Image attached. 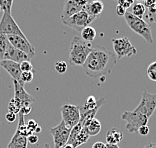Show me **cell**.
<instances>
[{
    "mask_svg": "<svg viewBox=\"0 0 156 148\" xmlns=\"http://www.w3.org/2000/svg\"><path fill=\"white\" fill-rule=\"evenodd\" d=\"M117 58L115 54L108 51L101 45L92 47L86 61L83 64V70L91 78L105 77L115 67Z\"/></svg>",
    "mask_w": 156,
    "mask_h": 148,
    "instance_id": "6da1fadb",
    "label": "cell"
},
{
    "mask_svg": "<svg viewBox=\"0 0 156 148\" xmlns=\"http://www.w3.org/2000/svg\"><path fill=\"white\" fill-rule=\"evenodd\" d=\"M92 50L91 43L83 41L79 36H74L70 43L69 62L75 66H83Z\"/></svg>",
    "mask_w": 156,
    "mask_h": 148,
    "instance_id": "7a4b0ae2",
    "label": "cell"
},
{
    "mask_svg": "<svg viewBox=\"0 0 156 148\" xmlns=\"http://www.w3.org/2000/svg\"><path fill=\"white\" fill-rule=\"evenodd\" d=\"M124 17H125L127 25H128L131 30L142 37L147 43H153V37H152L151 29L149 27V24L146 21L142 18H138V17L132 15L128 11L125 13Z\"/></svg>",
    "mask_w": 156,
    "mask_h": 148,
    "instance_id": "3957f363",
    "label": "cell"
},
{
    "mask_svg": "<svg viewBox=\"0 0 156 148\" xmlns=\"http://www.w3.org/2000/svg\"><path fill=\"white\" fill-rule=\"evenodd\" d=\"M95 19H97V17L91 16L90 14H88L83 9L79 12L73 14L72 16L68 17V18L62 19L61 21L64 25L72 28V29L78 31V32H81V30L83 28L89 26Z\"/></svg>",
    "mask_w": 156,
    "mask_h": 148,
    "instance_id": "277c9868",
    "label": "cell"
},
{
    "mask_svg": "<svg viewBox=\"0 0 156 148\" xmlns=\"http://www.w3.org/2000/svg\"><path fill=\"white\" fill-rule=\"evenodd\" d=\"M121 119L126 122L125 128L130 133H135L141 126L147 125L148 118L135 111H125L121 115Z\"/></svg>",
    "mask_w": 156,
    "mask_h": 148,
    "instance_id": "5b68a950",
    "label": "cell"
},
{
    "mask_svg": "<svg viewBox=\"0 0 156 148\" xmlns=\"http://www.w3.org/2000/svg\"><path fill=\"white\" fill-rule=\"evenodd\" d=\"M112 45L114 54L117 59H121L123 57H130L137 53L136 48L133 46L130 40L127 37L115 38L112 39Z\"/></svg>",
    "mask_w": 156,
    "mask_h": 148,
    "instance_id": "8992f818",
    "label": "cell"
},
{
    "mask_svg": "<svg viewBox=\"0 0 156 148\" xmlns=\"http://www.w3.org/2000/svg\"><path fill=\"white\" fill-rule=\"evenodd\" d=\"M0 34L3 35H18L21 37H26L22 30L20 29L18 24L11 16V13L3 12V15L0 20Z\"/></svg>",
    "mask_w": 156,
    "mask_h": 148,
    "instance_id": "52a82bcc",
    "label": "cell"
},
{
    "mask_svg": "<svg viewBox=\"0 0 156 148\" xmlns=\"http://www.w3.org/2000/svg\"><path fill=\"white\" fill-rule=\"evenodd\" d=\"M156 109V93L151 94L148 91H143L140 103L134 109L137 113H140L149 119Z\"/></svg>",
    "mask_w": 156,
    "mask_h": 148,
    "instance_id": "ba28073f",
    "label": "cell"
},
{
    "mask_svg": "<svg viewBox=\"0 0 156 148\" xmlns=\"http://www.w3.org/2000/svg\"><path fill=\"white\" fill-rule=\"evenodd\" d=\"M62 121L67 127L72 129L80 121V107L73 104H64L61 107Z\"/></svg>",
    "mask_w": 156,
    "mask_h": 148,
    "instance_id": "9c48e42d",
    "label": "cell"
},
{
    "mask_svg": "<svg viewBox=\"0 0 156 148\" xmlns=\"http://www.w3.org/2000/svg\"><path fill=\"white\" fill-rule=\"evenodd\" d=\"M49 131H50V134L53 137L54 148H61L63 145H65L68 142L71 129L67 127L65 123L61 121L57 126L50 128Z\"/></svg>",
    "mask_w": 156,
    "mask_h": 148,
    "instance_id": "30bf717a",
    "label": "cell"
},
{
    "mask_svg": "<svg viewBox=\"0 0 156 148\" xmlns=\"http://www.w3.org/2000/svg\"><path fill=\"white\" fill-rule=\"evenodd\" d=\"M7 39L13 47L24 52L30 59L35 55V49L28 41L27 37H21L18 35H8Z\"/></svg>",
    "mask_w": 156,
    "mask_h": 148,
    "instance_id": "8fae6325",
    "label": "cell"
},
{
    "mask_svg": "<svg viewBox=\"0 0 156 148\" xmlns=\"http://www.w3.org/2000/svg\"><path fill=\"white\" fill-rule=\"evenodd\" d=\"M13 84H14V98H16L17 100L20 101L21 108L23 106L31 105V103L35 102L34 97L31 96L30 94H28L26 92V90L24 89L23 84L19 83L16 80H13Z\"/></svg>",
    "mask_w": 156,
    "mask_h": 148,
    "instance_id": "7c38bea8",
    "label": "cell"
},
{
    "mask_svg": "<svg viewBox=\"0 0 156 148\" xmlns=\"http://www.w3.org/2000/svg\"><path fill=\"white\" fill-rule=\"evenodd\" d=\"M29 57L24 53V52L18 50L16 49L15 47H13L11 44H8V47H7V50L4 54V59L3 60H11L14 62H17V63H20L23 62V61H27L29 60Z\"/></svg>",
    "mask_w": 156,
    "mask_h": 148,
    "instance_id": "4fadbf2b",
    "label": "cell"
},
{
    "mask_svg": "<svg viewBox=\"0 0 156 148\" xmlns=\"http://www.w3.org/2000/svg\"><path fill=\"white\" fill-rule=\"evenodd\" d=\"M0 66L4 68L7 72L10 74V76L12 77V80L20 81L21 76V70H20V64L17 62H14L11 60H2L0 61Z\"/></svg>",
    "mask_w": 156,
    "mask_h": 148,
    "instance_id": "5bb4252c",
    "label": "cell"
},
{
    "mask_svg": "<svg viewBox=\"0 0 156 148\" xmlns=\"http://www.w3.org/2000/svg\"><path fill=\"white\" fill-rule=\"evenodd\" d=\"M104 9V4L101 0H89L88 3L84 6V10L91 16L98 17L100 16Z\"/></svg>",
    "mask_w": 156,
    "mask_h": 148,
    "instance_id": "9a60e30c",
    "label": "cell"
},
{
    "mask_svg": "<svg viewBox=\"0 0 156 148\" xmlns=\"http://www.w3.org/2000/svg\"><path fill=\"white\" fill-rule=\"evenodd\" d=\"M84 7L77 5L76 3H74L73 0H66L64 7H63V11H62V15H61V20L68 18V17L72 16L73 14H75L77 12L83 10Z\"/></svg>",
    "mask_w": 156,
    "mask_h": 148,
    "instance_id": "2e32d148",
    "label": "cell"
},
{
    "mask_svg": "<svg viewBox=\"0 0 156 148\" xmlns=\"http://www.w3.org/2000/svg\"><path fill=\"white\" fill-rule=\"evenodd\" d=\"M27 137L20 134V132L16 129L11 140H10L8 145H7V148H27Z\"/></svg>",
    "mask_w": 156,
    "mask_h": 148,
    "instance_id": "e0dca14e",
    "label": "cell"
},
{
    "mask_svg": "<svg viewBox=\"0 0 156 148\" xmlns=\"http://www.w3.org/2000/svg\"><path fill=\"white\" fill-rule=\"evenodd\" d=\"M123 133L118 128L113 127L106 133V144H118L122 141Z\"/></svg>",
    "mask_w": 156,
    "mask_h": 148,
    "instance_id": "ac0fdd59",
    "label": "cell"
},
{
    "mask_svg": "<svg viewBox=\"0 0 156 148\" xmlns=\"http://www.w3.org/2000/svg\"><path fill=\"white\" fill-rule=\"evenodd\" d=\"M83 127L85 128V130L87 131L88 135L89 136H96L97 134H99L101 131V122L96 118H93L91 121L85 123L83 125Z\"/></svg>",
    "mask_w": 156,
    "mask_h": 148,
    "instance_id": "d6986e66",
    "label": "cell"
},
{
    "mask_svg": "<svg viewBox=\"0 0 156 148\" xmlns=\"http://www.w3.org/2000/svg\"><path fill=\"white\" fill-rule=\"evenodd\" d=\"M80 33H81V39L85 42H87V43H91L97 35L96 30H95L93 27H91L90 25L83 28Z\"/></svg>",
    "mask_w": 156,
    "mask_h": 148,
    "instance_id": "ffe728a7",
    "label": "cell"
},
{
    "mask_svg": "<svg viewBox=\"0 0 156 148\" xmlns=\"http://www.w3.org/2000/svg\"><path fill=\"white\" fill-rule=\"evenodd\" d=\"M97 105H98V101L96 100V98H95L93 95L88 96L86 101H85V104L82 107H80V114H83L87 111L93 110L94 108H96Z\"/></svg>",
    "mask_w": 156,
    "mask_h": 148,
    "instance_id": "44dd1931",
    "label": "cell"
},
{
    "mask_svg": "<svg viewBox=\"0 0 156 148\" xmlns=\"http://www.w3.org/2000/svg\"><path fill=\"white\" fill-rule=\"evenodd\" d=\"M130 12L132 15L138 17V18H142L145 15V12H146V8H145V6L143 5V3H134V4L131 6V10Z\"/></svg>",
    "mask_w": 156,
    "mask_h": 148,
    "instance_id": "7402d4cb",
    "label": "cell"
},
{
    "mask_svg": "<svg viewBox=\"0 0 156 148\" xmlns=\"http://www.w3.org/2000/svg\"><path fill=\"white\" fill-rule=\"evenodd\" d=\"M9 41L7 39L6 35L0 34V61H2L4 59V54L8 47Z\"/></svg>",
    "mask_w": 156,
    "mask_h": 148,
    "instance_id": "603a6c76",
    "label": "cell"
},
{
    "mask_svg": "<svg viewBox=\"0 0 156 148\" xmlns=\"http://www.w3.org/2000/svg\"><path fill=\"white\" fill-rule=\"evenodd\" d=\"M8 110L9 112H12L14 114H18L20 110H21V103L19 100H17L16 98H12L11 100L9 101L8 104Z\"/></svg>",
    "mask_w": 156,
    "mask_h": 148,
    "instance_id": "cb8c5ba5",
    "label": "cell"
},
{
    "mask_svg": "<svg viewBox=\"0 0 156 148\" xmlns=\"http://www.w3.org/2000/svg\"><path fill=\"white\" fill-rule=\"evenodd\" d=\"M144 16H146V19L148 20L149 23L156 22V3L146 9V12H145Z\"/></svg>",
    "mask_w": 156,
    "mask_h": 148,
    "instance_id": "d4e9b609",
    "label": "cell"
},
{
    "mask_svg": "<svg viewBox=\"0 0 156 148\" xmlns=\"http://www.w3.org/2000/svg\"><path fill=\"white\" fill-rule=\"evenodd\" d=\"M34 78V72L33 71H28V72H22L20 76V81L19 83L21 84H25V83H29L33 80Z\"/></svg>",
    "mask_w": 156,
    "mask_h": 148,
    "instance_id": "484cf974",
    "label": "cell"
},
{
    "mask_svg": "<svg viewBox=\"0 0 156 148\" xmlns=\"http://www.w3.org/2000/svg\"><path fill=\"white\" fill-rule=\"evenodd\" d=\"M146 74L151 81H154L156 82V61L155 62H152L151 64L147 67L146 70Z\"/></svg>",
    "mask_w": 156,
    "mask_h": 148,
    "instance_id": "4316f807",
    "label": "cell"
},
{
    "mask_svg": "<svg viewBox=\"0 0 156 148\" xmlns=\"http://www.w3.org/2000/svg\"><path fill=\"white\" fill-rule=\"evenodd\" d=\"M13 0H0V8L3 12L11 13Z\"/></svg>",
    "mask_w": 156,
    "mask_h": 148,
    "instance_id": "83f0119b",
    "label": "cell"
},
{
    "mask_svg": "<svg viewBox=\"0 0 156 148\" xmlns=\"http://www.w3.org/2000/svg\"><path fill=\"white\" fill-rule=\"evenodd\" d=\"M26 126L29 131H31L32 133H40L41 132V127L39 126L36 121L35 120H29L27 123H26Z\"/></svg>",
    "mask_w": 156,
    "mask_h": 148,
    "instance_id": "f1b7e54d",
    "label": "cell"
},
{
    "mask_svg": "<svg viewBox=\"0 0 156 148\" xmlns=\"http://www.w3.org/2000/svg\"><path fill=\"white\" fill-rule=\"evenodd\" d=\"M54 69L55 71L59 74H63L67 71V64L65 61H57L54 64Z\"/></svg>",
    "mask_w": 156,
    "mask_h": 148,
    "instance_id": "f546056e",
    "label": "cell"
},
{
    "mask_svg": "<svg viewBox=\"0 0 156 148\" xmlns=\"http://www.w3.org/2000/svg\"><path fill=\"white\" fill-rule=\"evenodd\" d=\"M20 70L21 72H28V71H33V65L29 60L23 61L20 63Z\"/></svg>",
    "mask_w": 156,
    "mask_h": 148,
    "instance_id": "4dcf8cb0",
    "label": "cell"
},
{
    "mask_svg": "<svg viewBox=\"0 0 156 148\" xmlns=\"http://www.w3.org/2000/svg\"><path fill=\"white\" fill-rule=\"evenodd\" d=\"M135 0H118V5L122 6L124 9H128L134 4Z\"/></svg>",
    "mask_w": 156,
    "mask_h": 148,
    "instance_id": "1f68e13d",
    "label": "cell"
},
{
    "mask_svg": "<svg viewBox=\"0 0 156 148\" xmlns=\"http://www.w3.org/2000/svg\"><path fill=\"white\" fill-rule=\"evenodd\" d=\"M16 118H17V116L16 114H14L12 113V112H7V113L5 114V119L7 121H8L9 123H13L14 121L16 120Z\"/></svg>",
    "mask_w": 156,
    "mask_h": 148,
    "instance_id": "d6a6232c",
    "label": "cell"
},
{
    "mask_svg": "<svg viewBox=\"0 0 156 148\" xmlns=\"http://www.w3.org/2000/svg\"><path fill=\"white\" fill-rule=\"evenodd\" d=\"M137 133H139V134L142 136H146V135H148V133H149V127H148L147 125L141 126V127L138 129Z\"/></svg>",
    "mask_w": 156,
    "mask_h": 148,
    "instance_id": "836d02e7",
    "label": "cell"
},
{
    "mask_svg": "<svg viewBox=\"0 0 156 148\" xmlns=\"http://www.w3.org/2000/svg\"><path fill=\"white\" fill-rule=\"evenodd\" d=\"M38 136L36 134H34V133H32L30 136H28L27 137V141L28 143H31V144H37L38 143Z\"/></svg>",
    "mask_w": 156,
    "mask_h": 148,
    "instance_id": "e575fe53",
    "label": "cell"
},
{
    "mask_svg": "<svg viewBox=\"0 0 156 148\" xmlns=\"http://www.w3.org/2000/svg\"><path fill=\"white\" fill-rule=\"evenodd\" d=\"M31 110H32V107H31V105H28V106H23L22 108H21V110L19 113L23 114V116H26L28 115L31 112Z\"/></svg>",
    "mask_w": 156,
    "mask_h": 148,
    "instance_id": "d590c367",
    "label": "cell"
},
{
    "mask_svg": "<svg viewBox=\"0 0 156 148\" xmlns=\"http://www.w3.org/2000/svg\"><path fill=\"white\" fill-rule=\"evenodd\" d=\"M126 12H127L126 9H124L122 6H120V5L116 6V13H117V15H118V16H124Z\"/></svg>",
    "mask_w": 156,
    "mask_h": 148,
    "instance_id": "8d00e7d4",
    "label": "cell"
},
{
    "mask_svg": "<svg viewBox=\"0 0 156 148\" xmlns=\"http://www.w3.org/2000/svg\"><path fill=\"white\" fill-rule=\"evenodd\" d=\"M92 148H107V144L101 141H97L92 145Z\"/></svg>",
    "mask_w": 156,
    "mask_h": 148,
    "instance_id": "74e56055",
    "label": "cell"
},
{
    "mask_svg": "<svg viewBox=\"0 0 156 148\" xmlns=\"http://www.w3.org/2000/svg\"><path fill=\"white\" fill-rule=\"evenodd\" d=\"M144 3H143V5L145 6V8H149V7H151L153 4H155L156 3V1L155 0H144L143 1Z\"/></svg>",
    "mask_w": 156,
    "mask_h": 148,
    "instance_id": "f35d334b",
    "label": "cell"
},
{
    "mask_svg": "<svg viewBox=\"0 0 156 148\" xmlns=\"http://www.w3.org/2000/svg\"><path fill=\"white\" fill-rule=\"evenodd\" d=\"M73 1H74V3H76L77 5L84 7L88 3V1H89V0H73Z\"/></svg>",
    "mask_w": 156,
    "mask_h": 148,
    "instance_id": "ab89813d",
    "label": "cell"
},
{
    "mask_svg": "<svg viewBox=\"0 0 156 148\" xmlns=\"http://www.w3.org/2000/svg\"><path fill=\"white\" fill-rule=\"evenodd\" d=\"M143 148H156V144H155V143L150 142V143L146 144V145H145Z\"/></svg>",
    "mask_w": 156,
    "mask_h": 148,
    "instance_id": "60d3db41",
    "label": "cell"
},
{
    "mask_svg": "<svg viewBox=\"0 0 156 148\" xmlns=\"http://www.w3.org/2000/svg\"><path fill=\"white\" fill-rule=\"evenodd\" d=\"M107 148H119L118 144H107Z\"/></svg>",
    "mask_w": 156,
    "mask_h": 148,
    "instance_id": "b9f144b4",
    "label": "cell"
},
{
    "mask_svg": "<svg viewBox=\"0 0 156 148\" xmlns=\"http://www.w3.org/2000/svg\"><path fill=\"white\" fill-rule=\"evenodd\" d=\"M61 148H74V147H73V146L71 145V144H68V143H66L65 145H63V146H62Z\"/></svg>",
    "mask_w": 156,
    "mask_h": 148,
    "instance_id": "7bdbcfd3",
    "label": "cell"
},
{
    "mask_svg": "<svg viewBox=\"0 0 156 148\" xmlns=\"http://www.w3.org/2000/svg\"><path fill=\"white\" fill-rule=\"evenodd\" d=\"M44 148H51V147H50V145H49L48 143H46L45 145H44Z\"/></svg>",
    "mask_w": 156,
    "mask_h": 148,
    "instance_id": "ee69618b",
    "label": "cell"
},
{
    "mask_svg": "<svg viewBox=\"0 0 156 148\" xmlns=\"http://www.w3.org/2000/svg\"><path fill=\"white\" fill-rule=\"evenodd\" d=\"M138 2H140V1H144V0H137Z\"/></svg>",
    "mask_w": 156,
    "mask_h": 148,
    "instance_id": "f6af8a7d",
    "label": "cell"
},
{
    "mask_svg": "<svg viewBox=\"0 0 156 148\" xmlns=\"http://www.w3.org/2000/svg\"><path fill=\"white\" fill-rule=\"evenodd\" d=\"M0 11H1V8H0Z\"/></svg>",
    "mask_w": 156,
    "mask_h": 148,
    "instance_id": "bcb514c9",
    "label": "cell"
},
{
    "mask_svg": "<svg viewBox=\"0 0 156 148\" xmlns=\"http://www.w3.org/2000/svg\"><path fill=\"white\" fill-rule=\"evenodd\" d=\"M116 1H118V0H116Z\"/></svg>",
    "mask_w": 156,
    "mask_h": 148,
    "instance_id": "7dc6e473",
    "label": "cell"
},
{
    "mask_svg": "<svg viewBox=\"0 0 156 148\" xmlns=\"http://www.w3.org/2000/svg\"><path fill=\"white\" fill-rule=\"evenodd\" d=\"M155 1H156V0H155Z\"/></svg>",
    "mask_w": 156,
    "mask_h": 148,
    "instance_id": "c3c4849f",
    "label": "cell"
}]
</instances>
